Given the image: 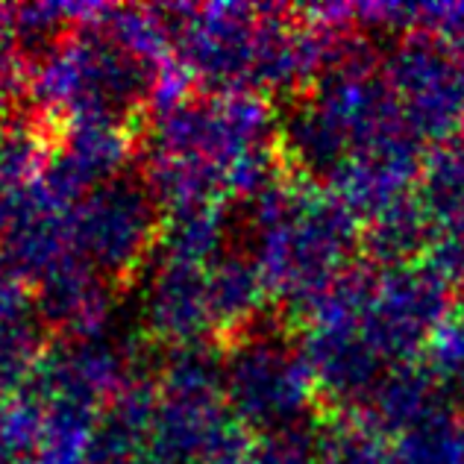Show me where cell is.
Segmentation results:
<instances>
[{"instance_id":"obj_6","label":"cell","mask_w":464,"mask_h":464,"mask_svg":"<svg viewBox=\"0 0 464 464\" xmlns=\"http://www.w3.org/2000/svg\"><path fill=\"white\" fill-rule=\"evenodd\" d=\"M24 317H27V306H24V283L0 265V329L24 321Z\"/></svg>"},{"instance_id":"obj_2","label":"cell","mask_w":464,"mask_h":464,"mask_svg":"<svg viewBox=\"0 0 464 464\" xmlns=\"http://www.w3.org/2000/svg\"><path fill=\"white\" fill-rule=\"evenodd\" d=\"M227 406L244 423H276L297 409L303 380L285 347L265 335H236L221 364Z\"/></svg>"},{"instance_id":"obj_4","label":"cell","mask_w":464,"mask_h":464,"mask_svg":"<svg viewBox=\"0 0 464 464\" xmlns=\"http://www.w3.org/2000/svg\"><path fill=\"white\" fill-rule=\"evenodd\" d=\"M101 274L85 262L68 256L39 283L35 309L47 326H59L74 335H92L103 324L109 291Z\"/></svg>"},{"instance_id":"obj_5","label":"cell","mask_w":464,"mask_h":464,"mask_svg":"<svg viewBox=\"0 0 464 464\" xmlns=\"http://www.w3.org/2000/svg\"><path fill=\"white\" fill-rule=\"evenodd\" d=\"M262 285V271L241 256H221L215 267L206 271L212 321L227 338L241 335L247 321H253L256 309H259Z\"/></svg>"},{"instance_id":"obj_3","label":"cell","mask_w":464,"mask_h":464,"mask_svg":"<svg viewBox=\"0 0 464 464\" xmlns=\"http://www.w3.org/2000/svg\"><path fill=\"white\" fill-rule=\"evenodd\" d=\"M148 317L150 329L168 344H179L182 350L198 344L203 333L215 326L206 267L165 259L162 271L153 279Z\"/></svg>"},{"instance_id":"obj_1","label":"cell","mask_w":464,"mask_h":464,"mask_svg":"<svg viewBox=\"0 0 464 464\" xmlns=\"http://www.w3.org/2000/svg\"><path fill=\"white\" fill-rule=\"evenodd\" d=\"M71 247L109 283H124L148 262L162 232L148 182L109 179L68 212Z\"/></svg>"}]
</instances>
